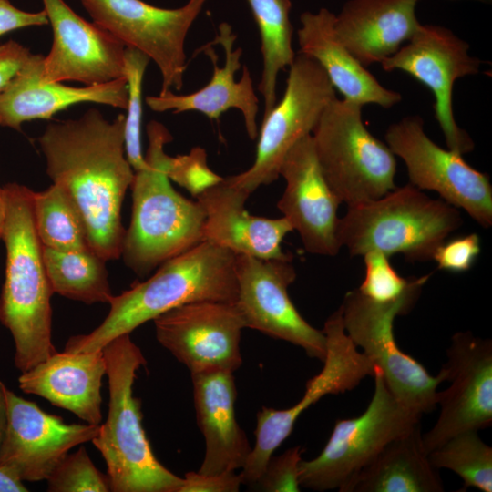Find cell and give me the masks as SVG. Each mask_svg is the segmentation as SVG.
Returning <instances> with one entry per match:
<instances>
[{
  "instance_id": "obj_43",
  "label": "cell",
  "mask_w": 492,
  "mask_h": 492,
  "mask_svg": "<svg viewBox=\"0 0 492 492\" xmlns=\"http://www.w3.org/2000/svg\"><path fill=\"white\" fill-rule=\"evenodd\" d=\"M5 390L6 386L0 380V446L5 435L7 419Z\"/></svg>"
},
{
  "instance_id": "obj_18",
  "label": "cell",
  "mask_w": 492,
  "mask_h": 492,
  "mask_svg": "<svg viewBox=\"0 0 492 492\" xmlns=\"http://www.w3.org/2000/svg\"><path fill=\"white\" fill-rule=\"evenodd\" d=\"M5 400L0 466L12 469L23 481L46 480L73 447L92 441L99 429V425L67 424L7 388Z\"/></svg>"
},
{
  "instance_id": "obj_33",
  "label": "cell",
  "mask_w": 492,
  "mask_h": 492,
  "mask_svg": "<svg viewBox=\"0 0 492 492\" xmlns=\"http://www.w3.org/2000/svg\"><path fill=\"white\" fill-rule=\"evenodd\" d=\"M363 257L364 276L357 290L374 302H416L430 277L427 274L418 278H403L391 265L389 257L378 251L367 252Z\"/></svg>"
},
{
  "instance_id": "obj_6",
  "label": "cell",
  "mask_w": 492,
  "mask_h": 492,
  "mask_svg": "<svg viewBox=\"0 0 492 492\" xmlns=\"http://www.w3.org/2000/svg\"><path fill=\"white\" fill-rule=\"evenodd\" d=\"M461 224L457 208L409 183L379 199L348 206L338 235L353 256L378 251L425 261Z\"/></svg>"
},
{
  "instance_id": "obj_31",
  "label": "cell",
  "mask_w": 492,
  "mask_h": 492,
  "mask_svg": "<svg viewBox=\"0 0 492 492\" xmlns=\"http://www.w3.org/2000/svg\"><path fill=\"white\" fill-rule=\"evenodd\" d=\"M33 213L44 247L59 251L90 249L85 221L60 186L53 183L43 191H34Z\"/></svg>"
},
{
  "instance_id": "obj_32",
  "label": "cell",
  "mask_w": 492,
  "mask_h": 492,
  "mask_svg": "<svg viewBox=\"0 0 492 492\" xmlns=\"http://www.w3.org/2000/svg\"><path fill=\"white\" fill-rule=\"evenodd\" d=\"M478 431L461 432L428 454L432 466L446 468L461 477L464 489L475 487L492 491V447L478 436Z\"/></svg>"
},
{
  "instance_id": "obj_41",
  "label": "cell",
  "mask_w": 492,
  "mask_h": 492,
  "mask_svg": "<svg viewBox=\"0 0 492 492\" xmlns=\"http://www.w3.org/2000/svg\"><path fill=\"white\" fill-rule=\"evenodd\" d=\"M49 24L45 10L30 13L15 7L8 0H0V36L22 27Z\"/></svg>"
},
{
  "instance_id": "obj_24",
  "label": "cell",
  "mask_w": 492,
  "mask_h": 492,
  "mask_svg": "<svg viewBox=\"0 0 492 492\" xmlns=\"http://www.w3.org/2000/svg\"><path fill=\"white\" fill-rule=\"evenodd\" d=\"M198 425L205 439V455L198 470L220 474L241 469L252 450L235 416L237 390L233 373L191 374Z\"/></svg>"
},
{
  "instance_id": "obj_37",
  "label": "cell",
  "mask_w": 492,
  "mask_h": 492,
  "mask_svg": "<svg viewBox=\"0 0 492 492\" xmlns=\"http://www.w3.org/2000/svg\"><path fill=\"white\" fill-rule=\"evenodd\" d=\"M303 452V447L295 446L280 456H272L262 474L251 487L265 492H299L300 463Z\"/></svg>"
},
{
  "instance_id": "obj_11",
  "label": "cell",
  "mask_w": 492,
  "mask_h": 492,
  "mask_svg": "<svg viewBox=\"0 0 492 492\" xmlns=\"http://www.w3.org/2000/svg\"><path fill=\"white\" fill-rule=\"evenodd\" d=\"M326 355L321 372L311 378L302 398L287 409L262 406L257 413L256 442L241 469L242 485L251 486L262 474L272 453L290 436L299 416L327 395L343 394L355 388L366 376H374V365L347 335L339 307L324 323Z\"/></svg>"
},
{
  "instance_id": "obj_21",
  "label": "cell",
  "mask_w": 492,
  "mask_h": 492,
  "mask_svg": "<svg viewBox=\"0 0 492 492\" xmlns=\"http://www.w3.org/2000/svg\"><path fill=\"white\" fill-rule=\"evenodd\" d=\"M236 38L231 26L227 22L220 23L213 41L200 48L213 65V74L209 83L187 95L166 90L158 96H149L146 97L149 108L156 112L173 110L174 114L195 110L210 119H218L228 109L236 108L243 116L248 137L256 139L259 99L246 66L242 68L241 79L235 81V73L241 68L242 55L241 47L233 48Z\"/></svg>"
},
{
  "instance_id": "obj_16",
  "label": "cell",
  "mask_w": 492,
  "mask_h": 492,
  "mask_svg": "<svg viewBox=\"0 0 492 492\" xmlns=\"http://www.w3.org/2000/svg\"><path fill=\"white\" fill-rule=\"evenodd\" d=\"M156 338L190 374L234 373L242 364L244 320L235 303L215 301L188 302L154 320Z\"/></svg>"
},
{
  "instance_id": "obj_23",
  "label": "cell",
  "mask_w": 492,
  "mask_h": 492,
  "mask_svg": "<svg viewBox=\"0 0 492 492\" xmlns=\"http://www.w3.org/2000/svg\"><path fill=\"white\" fill-rule=\"evenodd\" d=\"M44 56L31 54L26 65L0 92V126L20 129L23 122L51 119L58 111L81 102L127 110L126 77L101 85L70 87L43 78Z\"/></svg>"
},
{
  "instance_id": "obj_7",
  "label": "cell",
  "mask_w": 492,
  "mask_h": 492,
  "mask_svg": "<svg viewBox=\"0 0 492 492\" xmlns=\"http://www.w3.org/2000/svg\"><path fill=\"white\" fill-rule=\"evenodd\" d=\"M362 107L334 97L311 134L324 179L347 206L379 199L396 188L395 156L368 131Z\"/></svg>"
},
{
  "instance_id": "obj_39",
  "label": "cell",
  "mask_w": 492,
  "mask_h": 492,
  "mask_svg": "<svg viewBox=\"0 0 492 492\" xmlns=\"http://www.w3.org/2000/svg\"><path fill=\"white\" fill-rule=\"evenodd\" d=\"M178 492H238L242 485L236 471L220 474L187 472Z\"/></svg>"
},
{
  "instance_id": "obj_40",
  "label": "cell",
  "mask_w": 492,
  "mask_h": 492,
  "mask_svg": "<svg viewBox=\"0 0 492 492\" xmlns=\"http://www.w3.org/2000/svg\"><path fill=\"white\" fill-rule=\"evenodd\" d=\"M30 56L29 49L15 40L0 46V92L15 77Z\"/></svg>"
},
{
  "instance_id": "obj_13",
  "label": "cell",
  "mask_w": 492,
  "mask_h": 492,
  "mask_svg": "<svg viewBox=\"0 0 492 492\" xmlns=\"http://www.w3.org/2000/svg\"><path fill=\"white\" fill-rule=\"evenodd\" d=\"M94 23L125 46L152 60L162 77L161 91L180 90L186 70L185 40L207 0H189L167 9L142 0H81Z\"/></svg>"
},
{
  "instance_id": "obj_34",
  "label": "cell",
  "mask_w": 492,
  "mask_h": 492,
  "mask_svg": "<svg viewBox=\"0 0 492 492\" xmlns=\"http://www.w3.org/2000/svg\"><path fill=\"white\" fill-rule=\"evenodd\" d=\"M149 57L139 50L126 46L125 77L128 83V102L125 121L126 157L134 171L148 167L141 150L140 129L142 118V81Z\"/></svg>"
},
{
  "instance_id": "obj_4",
  "label": "cell",
  "mask_w": 492,
  "mask_h": 492,
  "mask_svg": "<svg viewBox=\"0 0 492 492\" xmlns=\"http://www.w3.org/2000/svg\"><path fill=\"white\" fill-rule=\"evenodd\" d=\"M147 134L148 167L134 173L131 220L121 251L125 264L139 276L204 241L202 208L179 194L166 174L164 146L171 134L155 120Z\"/></svg>"
},
{
  "instance_id": "obj_28",
  "label": "cell",
  "mask_w": 492,
  "mask_h": 492,
  "mask_svg": "<svg viewBox=\"0 0 492 492\" xmlns=\"http://www.w3.org/2000/svg\"><path fill=\"white\" fill-rule=\"evenodd\" d=\"M442 479L429 461L420 424L390 441L341 492H443Z\"/></svg>"
},
{
  "instance_id": "obj_2",
  "label": "cell",
  "mask_w": 492,
  "mask_h": 492,
  "mask_svg": "<svg viewBox=\"0 0 492 492\" xmlns=\"http://www.w3.org/2000/svg\"><path fill=\"white\" fill-rule=\"evenodd\" d=\"M236 255L204 241L163 262L157 272L117 296L109 312L91 333L71 336L65 350L99 351L116 337L130 333L148 321L179 305L200 301L235 303Z\"/></svg>"
},
{
  "instance_id": "obj_14",
  "label": "cell",
  "mask_w": 492,
  "mask_h": 492,
  "mask_svg": "<svg viewBox=\"0 0 492 492\" xmlns=\"http://www.w3.org/2000/svg\"><path fill=\"white\" fill-rule=\"evenodd\" d=\"M236 306L246 328L301 347L311 358L323 362L326 339L300 314L288 294L295 281L292 260H265L237 254Z\"/></svg>"
},
{
  "instance_id": "obj_19",
  "label": "cell",
  "mask_w": 492,
  "mask_h": 492,
  "mask_svg": "<svg viewBox=\"0 0 492 492\" xmlns=\"http://www.w3.org/2000/svg\"><path fill=\"white\" fill-rule=\"evenodd\" d=\"M53 30L44 56L43 78L101 85L125 77V45L95 23L77 15L63 0H42Z\"/></svg>"
},
{
  "instance_id": "obj_45",
  "label": "cell",
  "mask_w": 492,
  "mask_h": 492,
  "mask_svg": "<svg viewBox=\"0 0 492 492\" xmlns=\"http://www.w3.org/2000/svg\"><path fill=\"white\" fill-rule=\"evenodd\" d=\"M475 1H479V2H483V3H488V2H490L491 0H475Z\"/></svg>"
},
{
  "instance_id": "obj_44",
  "label": "cell",
  "mask_w": 492,
  "mask_h": 492,
  "mask_svg": "<svg viewBox=\"0 0 492 492\" xmlns=\"http://www.w3.org/2000/svg\"><path fill=\"white\" fill-rule=\"evenodd\" d=\"M5 219V202L4 190L0 188V240H2L3 229Z\"/></svg>"
},
{
  "instance_id": "obj_25",
  "label": "cell",
  "mask_w": 492,
  "mask_h": 492,
  "mask_svg": "<svg viewBox=\"0 0 492 492\" xmlns=\"http://www.w3.org/2000/svg\"><path fill=\"white\" fill-rule=\"evenodd\" d=\"M107 373L102 350L73 353L56 352L23 372L19 388L72 412L85 423L100 425L101 386Z\"/></svg>"
},
{
  "instance_id": "obj_22",
  "label": "cell",
  "mask_w": 492,
  "mask_h": 492,
  "mask_svg": "<svg viewBox=\"0 0 492 492\" xmlns=\"http://www.w3.org/2000/svg\"><path fill=\"white\" fill-rule=\"evenodd\" d=\"M249 194L225 178L196 198L205 213L204 241L235 255L265 260H292L282 249L287 233L293 231L284 218L269 219L251 215L245 209Z\"/></svg>"
},
{
  "instance_id": "obj_20",
  "label": "cell",
  "mask_w": 492,
  "mask_h": 492,
  "mask_svg": "<svg viewBox=\"0 0 492 492\" xmlns=\"http://www.w3.org/2000/svg\"><path fill=\"white\" fill-rule=\"evenodd\" d=\"M280 176L286 187L277 208L298 231L305 251L335 256L342 248L337 214L342 202L323 177L312 135L301 138L288 151Z\"/></svg>"
},
{
  "instance_id": "obj_10",
  "label": "cell",
  "mask_w": 492,
  "mask_h": 492,
  "mask_svg": "<svg viewBox=\"0 0 492 492\" xmlns=\"http://www.w3.org/2000/svg\"><path fill=\"white\" fill-rule=\"evenodd\" d=\"M289 67L282 99L262 118L253 164L225 178L249 195L279 178L285 155L312 134L326 106L336 97L326 73L312 57L299 52Z\"/></svg>"
},
{
  "instance_id": "obj_26",
  "label": "cell",
  "mask_w": 492,
  "mask_h": 492,
  "mask_svg": "<svg viewBox=\"0 0 492 492\" xmlns=\"http://www.w3.org/2000/svg\"><path fill=\"white\" fill-rule=\"evenodd\" d=\"M419 0H349L334 17L339 40L365 67L393 56L418 30Z\"/></svg>"
},
{
  "instance_id": "obj_15",
  "label": "cell",
  "mask_w": 492,
  "mask_h": 492,
  "mask_svg": "<svg viewBox=\"0 0 492 492\" xmlns=\"http://www.w3.org/2000/svg\"><path fill=\"white\" fill-rule=\"evenodd\" d=\"M408 43L380 64L384 71L401 70L426 86L435 96V116L448 149L464 154L474 142L456 122L453 87L461 77L479 72L481 61L469 45L446 27L421 25Z\"/></svg>"
},
{
  "instance_id": "obj_29",
  "label": "cell",
  "mask_w": 492,
  "mask_h": 492,
  "mask_svg": "<svg viewBox=\"0 0 492 492\" xmlns=\"http://www.w3.org/2000/svg\"><path fill=\"white\" fill-rule=\"evenodd\" d=\"M257 24L261 37L262 72L258 89L264 101L263 117L276 104L277 78L294 58L293 27L290 19L291 0H246Z\"/></svg>"
},
{
  "instance_id": "obj_3",
  "label": "cell",
  "mask_w": 492,
  "mask_h": 492,
  "mask_svg": "<svg viewBox=\"0 0 492 492\" xmlns=\"http://www.w3.org/2000/svg\"><path fill=\"white\" fill-rule=\"evenodd\" d=\"M5 278L0 295V322L15 342V364L31 369L57 352L52 342L54 293L43 261V245L33 213L34 191L24 185L4 188Z\"/></svg>"
},
{
  "instance_id": "obj_12",
  "label": "cell",
  "mask_w": 492,
  "mask_h": 492,
  "mask_svg": "<svg viewBox=\"0 0 492 492\" xmlns=\"http://www.w3.org/2000/svg\"><path fill=\"white\" fill-rule=\"evenodd\" d=\"M386 145L405 162L410 184L432 190L450 205L462 209L480 226L492 225V185L489 176L472 168L462 154L445 149L425 132L419 116L390 125Z\"/></svg>"
},
{
  "instance_id": "obj_38",
  "label": "cell",
  "mask_w": 492,
  "mask_h": 492,
  "mask_svg": "<svg viewBox=\"0 0 492 492\" xmlns=\"http://www.w3.org/2000/svg\"><path fill=\"white\" fill-rule=\"evenodd\" d=\"M481 251L480 238L477 233L445 241L435 251L434 260L439 270L464 272L474 264Z\"/></svg>"
},
{
  "instance_id": "obj_17",
  "label": "cell",
  "mask_w": 492,
  "mask_h": 492,
  "mask_svg": "<svg viewBox=\"0 0 492 492\" xmlns=\"http://www.w3.org/2000/svg\"><path fill=\"white\" fill-rule=\"evenodd\" d=\"M446 357L442 369L450 385L439 391L436 424L422 434L427 454L461 432L478 431L492 424L491 340L458 332L451 338Z\"/></svg>"
},
{
  "instance_id": "obj_42",
  "label": "cell",
  "mask_w": 492,
  "mask_h": 492,
  "mask_svg": "<svg viewBox=\"0 0 492 492\" xmlns=\"http://www.w3.org/2000/svg\"><path fill=\"white\" fill-rule=\"evenodd\" d=\"M23 480L10 468L0 466V492H26Z\"/></svg>"
},
{
  "instance_id": "obj_5",
  "label": "cell",
  "mask_w": 492,
  "mask_h": 492,
  "mask_svg": "<svg viewBox=\"0 0 492 492\" xmlns=\"http://www.w3.org/2000/svg\"><path fill=\"white\" fill-rule=\"evenodd\" d=\"M129 334L119 335L102 348L108 414L92 443L106 462L110 491L178 492L183 478L157 459L142 425L141 402L133 395V384L146 359Z\"/></svg>"
},
{
  "instance_id": "obj_30",
  "label": "cell",
  "mask_w": 492,
  "mask_h": 492,
  "mask_svg": "<svg viewBox=\"0 0 492 492\" xmlns=\"http://www.w3.org/2000/svg\"><path fill=\"white\" fill-rule=\"evenodd\" d=\"M43 261L54 293L86 304L108 303L112 298L106 261L91 249L59 251L43 246Z\"/></svg>"
},
{
  "instance_id": "obj_27",
  "label": "cell",
  "mask_w": 492,
  "mask_h": 492,
  "mask_svg": "<svg viewBox=\"0 0 492 492\" xmlns=\"http://www.w3.org/2000/svg\"><path fill=\"white\" fill-rule=\"evenodd\" d=\"M334 17L327 8L301 15L297 32L300 53L322 67L334 89L346 100L361 106L376 104L384 108L400 102L402 96L382 86L339 40L333 26Z\"/></svg>"
},
{
  "instance_id": "obj_36",
  "label": "cell",
  "mask_w": 492,
  "mask_h": 492,
  "mask_svg": "<svg viewBox=\"0 0 492 492\" xmlns=\"http://www.w3.org/2000/svg\"><path fill=\"white\" fill-rule=\"evenodd\" d=\"M166 174L170 180L186 189L194 197L223 179L210 169L207 153L200 147L193 148L186 155L169 156Z\"/></svg>"
},
{
  "instance_id": "obj_1",
  "label": "cell",
  "mask_w": 492,
  "mask_h": 492,
  "mask_svg": "<svg viewBox=\"0 0 492 492\" xmlns=\"http://www.w3.org/2000/svg\"><path fill=\"white\" fill-rule=\"evenodd\" d=\"M125 115L107 120L96 108L50 123L39 137L46 174L79 210L90 249L106 261L121 256V209L134 169L125 151Z\"/></svg>"
},
{
  "instance_id": "obj_8",
  "label": "cell",
  "mask_w": 492,
  "mask_h": 492,
  "mask_svg": "<svg viewBox=\"0 0 492 492\" xmlns=\"http://www.w3.org/2000/svg\"><path fill=\"white\" fill-rule=\"evenodd\" d=\"M373 377L374 391L365 411L354 418L337 420L319 456L301 461V487L341 492L390 441L420 424L422 415L395 398L376 367Z\"/></svg>"
},
{
  "instance_id": "obj_35",
  "label": "cell",
  "mask_w": 492,
  "mask_h": 492,
  "mask_svg": "<svg viewBox=\"0 0 492 492\" xmlns=\"http://www.w3.org/2000/svg\"><path fill=\"white\" fill-rule=\"evenodd\" d=\"M50 492H108L109 478L99 471L86 448L67 453L46 479Z\"/></svg>"
},
{
  "instance_id": "obj_9",
  "label": "cell",
  "mask_w": 492,
  "mask_h": 492,
  "mask_svg": "<svg viewBox=\"0 0 492 492\" xmlns=\"http://www.w3.org/2000/svg\"><path fill=\"white\" fill-rule=\"evenodd\" d=\"M415 303L409 300L378 303L355 289L346 292L340 307L347 335L381 371L391 394L405 408L423 415L438 405L437 386L446 381V373L441 368L437 375H430L395 340V318L408 313Z\"/></svg>"
}]
</instances>
